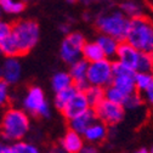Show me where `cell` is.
<instances>
[{"mask_svg": "<svg viewBox=\"0 0 153 153\" xmlns=\"http://www.w3.org/2000/svg\"><path fill=\"white\" fill-rule=\"evenodd\" d=\"M29 129L30 119L27 112L18 108H10L4 113L0 124V134L4 140L12 143L22 141L29 132Z\"/></svg>", "mask_w": 153, "mask_h": 153, "instance_id": "1", "label": "cell"}, {"mask_svg": "<svg viewBox=\"0 0 153 153\" xmlns=\"http://www.w3.org/2000/svg\"><path fill=\"white\" fill-rule=\"evenodd\" d=\"M125 42L140 52L153 55V21L146 16L131 20Z\"/></svg>", "mask_w": 153, "mask_h": 153, "instance_id": "2", "label": "cell"}, {"mask_svg": "<svg viewBox=\"0 0 153 153\" xmlns=\"http://www.w3.org/2000/svg\"><path fill=\"white\" fill-rule=\"evenodd\" d=\"M96 26L102 34L123 43L130 28V20L120 10H113L101 13L96 18Z\"/></svg>", "mask_w": 153, "mask_h": 153, "instance_id": "3", "label": "cell"}, {"mask_svg": "<svg viewBox=\"0 0 153 153\" xmlns=\"http://www.w3.org/2000/svg\"><path fill=\"white\" fill-rule=\"evenodd\" d=\"M11 36L20 51V56L27 55L38 43L40 36L39 25L33 20H21L12 25Z\"/></svg>", "mask_w": 153, "mask_h": 153, "instance_id": "4", "label": "cell"}, {"mask_svg": "<svg viewBox=\"0 0 153 153\" xmlns=\"http://www.w3.org/2000/svg\"><path fill=\"white\" fill-rule=\"evenodd\" d=\"M86 80L90 86L108 88L113 80V68L112 62L108 59H103L97 62L89 63Z\"/></svg>", "mask_w": 153, "mask_h": 153, "instance_id": "5", "label": "cell"}, {"mask_svg": "<svg viewBox=\"0 0 153 153\" xmlns=\"http://www.w3.org/2000/svg\"><path fill=\"white\" fill-rule=\"evenodd\" d=\"M112 68H113V80H112V86L122 91L126 96L137 92L136 86H135V75L136 72L130 69L129 67L124 66L123 63L116 61L112 62Z\"/></svg>", "mask_w": 153, "mask_h": 153, "instance_id": "6", "label": "cell"}, {"mask_svg": "<svg viewBox=\"0 0 153 153\" xmlns=\"http://www.w3.org/2000/svg\"><path fill=\"white\" fill-rule=\"evenodd\" d=\"M23 107L32 116H39L43 118H49L51 116V109L45 99V94L39 86H32L28 89L23 99Z\"/></svg>", "mask_w": 153, "mask_h": 153, "instance_id": "7", "label": "cell"}, {"mask_svg": "<svg viewBox=\"0 0 153 153\" xmlns=\"http://www.w3.org/2000/svg\"><path fill=\"white\" fill-rule=\"evenodd\" d=\"M85 38L79 32H72L65 36L60 46V56L66 63H74L80 60L83 48L85 45Z\"/></svg>", "mask_w": 153, "mask_h": 153, "instance_id": "8", "label": "cell"}, {"mask_svg": "<svg viewBox=\"0 0 153 153\" xmlns=\"http://www.w3.org/2000/svg\"><path fill=\"white\" fill-rule=\"evenodd\" d=\"M94 111L96 113L99 122L111 126H116L124 119L125 116V109L122 105L111 102L106 99L99 106L95 107Z\"/></svg>", "mask_w": 153, "mask_h": 153, "instance_id": "9", "label": "cell"}, {"mask_svg": "<svg viewBox=\"0 0 153 153\" xmlns=\"http://www.w3.org/2000/svg\"><path fill=\"white\" fill-rule=\"evenodd\" d=\"M91 107L89 105V101L85 96V94L84 92H76L74 95V97L67 105V107L63 109L62 114L66 119L71 120L75 117L80 116V114H83L84 112H86Z\"/></svg>", "mask_w": 153, "mask_h": 153, "instance_id": "10", "label": "cell"}, {"mask_svg": "<svg viewBox=\"0 0 153 153\" xmlns=\"http://www.w3.org/2000/svg\"><path fill=\"white\" fill-rule=\"evenodd\" d=\"M140 55H141L140 51H137L136 49H134L126 42H123V43L119 44L118 52H117V56L116 57H117V61L118 62L123 63L124 66L129 67L132 71H136Z\"/></svg>", "mask_w": 153, "mask_h": 153, "instance_id": "11", "label": "cell"}, {"mask_svg": "<svg viewBox=\"0 0 153 153\" xmlns=\"http://www.w3.org/2000/svg\"><path fill=\"white\" fill-rule=\"evenodd\" d=\"M1 68H3V80H5L9 85L16 84L21 79L22 67L17 57H6Z\"/></svg>", "mask_w": 153, "mask_h": 153, "instance_id": "12", "label": "cell"}, {"mask_svg": "<svg viewBox=\"0 0 153 153\" xmlns=\"http://www.w3.org/2000/svg\"><path fill=\"white\" fill-rule=\"evenodd\" d=\"M97 122V117H96V113H95L94 108L88 109L86 112H84L80 116L75 117L73 119L69 120V128L72 131H75L83 135V134L95 123Z\"/></svg>", "mask_w": 153, "mask_h": 153, "instance_id": "13", "label": "cell"}, {"mask_svg": "<svg viewBox=\"0 0 153 153\" xmlns=\"http://www.w3.org/2000/svg\"><path fill=\"white\" fill-rule=\"evenodd\" d=\"M60 146L62 147V149L66 153H80V151L85 146L84 137H83V135H80V134L69 130L61 139Z\"/></svg>", "mask_w": 153, "mask_h": 153, "instance_id": "14", "label": "cell"}, {"mask_svg": "<svg viewBox=\"0 0 153 153\" xmlns=\"http://www.w3.org/2000/svg\"><path fill=\"white\" fill-rule=\"evenodd\" d=\"M108 136V128L106 124L101 122H95L84 134L83 137L84 141H86L90 145H97L102 141H105Z\"/></svg>", "mask_w": 153, "mask_h": 153, "instance_id": "15", "label": "cell"}, {"mask_svg": "<svg viewBox=\"0 0 153 153\" xmlns=\"http://www.w3.org/2000/svg\"><path fill=\"white\" fill-rule=\"evenodd\" d=\"M0 153H42V151L32 142L17 141L11 145L0 142Z\"/></svg>", "mask_w": 153, "mask_h": 153, "instance_id": "16", "label": "cell"}, {"mask_svg": "<svg viewBox=\"0 0 153 153\" xmlns=\"http://www.w3.org/2000/svg\"><path fill=\"white\" fill-rule=\"evenodd\" d=\"M99 46L101 48L102 52L105 53V57L106 59H112V57H116L117 56V52H118V48H119V42L116 40L112 36H108V35H105V34H101L97 36V39L95 40Z\"/></svg>", "mask_w": 153, "mask_h": 153, "instance_id": "17", "label": "cell"}, {"mask_svg": "<svg viewBox=\"0 0 153 153\" xmlns=\"http://www.w3.org/2000/svg\"><path fill=\"white\" fill-rule=\"evenodd\" d=\"M120 11L129 18V20H135V18L145 17V9L143 5L139 0H124L120 4Z\"/></svg>", "mask_w": 153, "mask_h": 153, "instance_id": "18", "label": "cell"}, {"mask_svg": "<svg viewBox=\"0 0 153 153\" xmlns=\"http://www.w3.org/2000/svg\"><path fill=\"white\" fill-rule=\"evenodd\" d=\"M82 57H83V60H85L88 63L97 62V61H101V60L106 59L105 53L102 52L101 48L99 46V44L96 42H88V43H85V45L83 48Z\"/></svg>", "mask_w": 153, "mask_h": 153, "instance_id": "19", "label": "cell"}, {"mask_svg": "<svg viewBox=\"0 0 153 153\" xmlns=\"http://www.w3.org/2000/svg\"><path fill=\"white\" fill-rule=\"evenodd\" d=\"M78 92L75 90L74 86H71L68 89H65L62 91H59L56 92L55 95V99H53V105H55V108L60 112H63V109L67 107V105L69 103V101L74 97V95Z\"/></svg>", "mask_w": 153, "mask_h": 153, "instance_id": "20", "label": "cell"}, {"mask_svg": "<svg viewBox=\"0 0 153 153\" xmlns=\"http://www.w3.org/2000/svg\"><path fill=\"white\" fill-rule=\"evenodd\" d=\"M88 68H89V63L80 59L78 61H75L74 63L71 65L69 68V75L73 79V84L76 82H82V80H86V75H88Z\"/></svg>", "mask_w": 153, "mask_h": 153, "instance_id": "21", "label": "cell"}, {"mask_svg": "<svg viewBox=\"0 0 153 153\" xmlns=\"http://www.w3.org/2000/svg\"><path fill=\"white\" fill-rule=\"evenodd\" d=\"M51 86L55 92H59L73 86V79L67 72H57L51 79Z\"/></svg>", "mask_w": 153, "mask_h": 153, "instance_id": "22", "label": "cell"}, {"mask_svg": "<svg viewBox=\"0 0 153 153\" xmlns=\"http://www.w3.org/2000/svg\"><path fill=\"white\" fill-rule=\"evenodd\" d=\"M89 101V105L91 108H95L99 106L106 97H105V89L100 86H89V89L84 92Z\"/></svg>", "mask_w": 153, "mask_h": 153, "instance_id": "23", "label": "cell"}, {"mask_svg": "<svg viewBox=\"0 0 153 153\" xmlns=\"http://www.w3.org/2000/svg\"><path fill=\"white\" fill-rule=\"evenodd\" d=\"M0 7H1V10L6 13L17 15V13H21L22 11H25L26 4H25L23 0H21V1H15V0H0Z\"/></svg>", "mask_w": 153, "mask_h": 153, "instance_id": "24", "label": "cell"}, {"mask_svg": "<svg viewBox=\"0 0 153 153\" xmlns=\"http://www.w3.org/2000/svg\"><path fill=\"white\" fill-rule=\"evenodd\" d=\"M0 52L5 55L6 57H18L20 56V51H18L17 45L11 35L0 42Z\"/></svg>", "mask_w": 153, "mask_h": 153, "instance_id": "25", "label": "cell"}, {"mask_svg": "<svg viewBox=\"0 0 153 153\" xmlns=\"http://www.w3.org/2000/svg\"><path fill=\"white\" fill-rule=\"evenodd\" d=\"M153 84V73H136L135 75V86L136 91L145 92Z\"/></svg>", "mask_w": 153, "mask_h": 153, "instance_id": "26", "label": "cell"}, {"mask_svg": "<svg viewBox=\"0 0 153 153\" xmlns=\"http://www.w3.org/2000/svg\"><path fill=\"white\" fill-rule=\"evenodd\" d=\"M135 72L136 73H153V55L141 52Z\"/></svg>", "mask_w": 153, "mask_h": 153, "instance_id": "27", "label": "cell"}, {"mask_svg": "<svg viewBox=\"0 0 153 153\" xmlns=\"http://www.w3.org/2000/svg\"><path fill=\"white\" fill-rule=\"evenodd\" d=\"M105 97L106 100L114 102V103H118V105H124L125 100H126V95H124L122 91H119L118 89H116L114 86L109 85L108 88L105 89Z\"/></svg>", "mask_w": 153, "mask_h": 153, "instance_id": "28", "label": "cell"}, {"mask_svg": "<svg viewBox=\"0 0 153 153\" xmlns=\"http://www.w3.org/2000/svg\"><path fill=\"white\" fill-rule=\"evenodd\" d=\"M142 102H143L142 97L140 96L137 92H135V94H132V95H130V96L126 97L123 107H124L125 111H134V109L140 108Z\"/></svg>", "mask_w": 153, "mask_h": 153, "instance_id": "29", "label": "cell"}, {"mask_svg": "<svg viewBox=\"0 0 153 153\" xmlns=\"http://www.w3.org/2000/svg\"><path fill=\"white\" fill-rule=\"evenodd\" d=\"M9 84L0 79V106H5L9 103L10 101V89H9Z\"/></svg>", "mask_w": 153, "mask_h": 153, "instance_id": "30", "label": "cell"}, {"mask_svg": "<svg viewBox=\"0 0 153 153\" xmlns=\"http://www.w3.org/2000/svg\"><path fill=\"white\" fill-rule=\"evenodd\" d=\"M11 32H12V25L7 23L6 21L0 20V42L6 39L7 36H10Z\"/></svg>", "mask_w": 153, "mask_h": 153, "instance_id": "31", "label": "cell"}, {"mask_svg": "<svg viewBox=\"0 0 153 153\" xmlns=\"http://www.w3.org/2000/svg\"><path fill=\"white\" fill-rule=\"evenodd\" d=\"M80 153H100V151H99V148L96 147V145H90V143H88V145H85V146L83 147V149L80 151Z\"/></svg>", "mask_w": 153, "mask_h": 153, "instance_id": "32", "label": "cell"}, {"mask_svg": "<svg viewBox=\"0 0 153 153\" xmlns=\"http://www.w3.org/2000/svg\"><path fill=\"white\" fill-rule=\"evenodd\" d=\"M143 94H145V100H146L151 106H153V84H152L151 88H149L147 91H145Z\"/></svg>", "mask_w": 153, "mask_h": 153, "instance_id": "33", "label": "cell"}, {"mask_svg": "<svg viewBox=\"0 0 153 153\" xmlns=\"http://www.w3.org/2000/svg\"><path fill=\"white\" fill-rule=\"evenodd\" d=\"M59 29H60L62 33H65V34H69V30H71V26H69L68 23H62V25H60Z\"/></svg>", "mask_w": 153, "mask_h": 153, "instance_id": "34", "label": "cell"}, {"mask_svg": "<svg viewBox=\"0 0 153 153\" xmlns=\"http://www.w3.org/2000/svg\"><path fill=\"white\" fill-rule=\"evenodd\" d=\"M46 153H66V152L62 149L61 146H59V147H51Z\"/></svg>", "mask_w": 153, "mask_h": 153, "instance_id": "35", "label": "cell"}, {"mask_svg": "<svg viewBox=\"0 0 153 153\" xmlns=\"http://www.w3.org/2000/svg\"><path fill=\"white\" fill-rule=\"evenodd\" d=\"M135 153H151L148 149H146V148H140V149H137Z\"/></svg>", "mask_w": 153, "mask_h": 153, "instance_id": "36", "label": "cell"}, {"mask_svg": "<svg viewBox=\"0 0 153 153\" xmlns=\"http://www.w3.org/2000/svg\"><path fill=\"white\" fill-rule=\"evenodd\" d=\"M67 3H69V4H74V3H76L78 1V0H66Z\"/></svg>", "mask_w": 153, "mask_h": 153, "instance_id": "37", "label": "cell"}, {"mask_svg": "<svg viewBox=\"0 0 153 153\" xmlns=\"http://www.w3.org/2000/svg\"><path fill=\"white\" fill-rule=\"evenodd\" d=\"M0 79H3V68L0 67Z\"/></svg>", "mask_w": 153, "mask_h": 153, "instance_id": "38", "label": "cell"}, {"mask_svg": "<svg viewBox=\"0 0 153 153\" xmlns=\"http://www.w3.org/2000/svg\"><path fill=\"white\" fill-rule=\"evenodd\" d=\"M148 3H149L152 6H153V0H148Z\"/></svg>", "mask_w": 153, "mask_h": 153, "instance_id": "39", "label": "cell"}, {"mask_svg": "<svg viewBox=\"0 0 153 153\" xmlns=\"http://www.w3.org/2000/svg\"><path fill=\"white\" fill-rule=\"evenodd\" d=\"M149 152H151V153H153V146L151 147V149H149Z\"/></svg>", "mask_w": 153, "mask_h": 153, "instance_id": "40", "label": "cell"}, {"mask_svg": "<svg viewBox=\"0 0 153 153\" xmlns=\"http://www.w3.org/2000/svg\"><path fill=\"white\" fill-rule=\"evenodd\" d=\"M1 12H3V10H1V7H0V17H1Z\"/></svg>", "mask_w": 153, "mask_h": 153, "instance_id": "41", "label": "cell"}]
</instances>
